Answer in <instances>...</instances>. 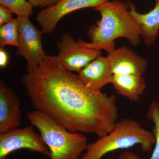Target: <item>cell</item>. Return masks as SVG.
Returning <instances> with one entry per match:
<instances>
[{
  "mask_svg": "<svg viewBox=\"0 0 159 159\" xmlns=\"http://www.w3.org/2000/svg\"><path fill=\"white\" fill-rule=\"evenodd\" d=\"M34 108L72 132L107 134L117 122L116 97L92 90L66 70L57 56L47 55L21 80Z\"/></svg>",
  "mask_w": 159,
  "mask_h": 159,
  "instance_id": "6da1fadb",
  "label": "cell"
},
{
  "mask_svg": "<svg viewBox=\"0 0 159 159\" xmlns=\"http://www.w3.org/2000/svg\"><path fill=\"white\" fill-rule=\"evenodd\" d=\"M93 9L99 12L101 19L88 31L91 42L79 39L78 42L81 45L104 50L108 54L116 49L115 40L119 38L126 39L134 46L140 43L141 31L129 14L128 3L119 0H107Z\"/></svg>",
  "mask_w": 159,
  "mask_h": 159,
  "instance_id": "7a4b0ae2",
  "label": "cell"
},
{
  "mask_svg": "<svg viewBox=\"0 0 159 159\" xmlns=\"http://www.w3.org/2000/svg\"><path fill=\"white\" fill-rule=\"evenodd\" d=\"M155 143L152 132L133 119L123 118L117 121L107 134L88 144L80 159H101L111 152L138 145L144 152H148Z\"/></svg>",
  "mask_w": 159,
  "mask_h": 159,
  "instance_id": "3957f363",
  "label": "cell"
},
{
  "mask_svg": "<svg viewBox=\"0 0 159 159\" xmlns=\"http://www.w3.org/2000/svg\"><path fill=\"white\" fill-rule=\"evenodd\" d=\"M27 118L51 152V159H78L87 147L88 140L82 133L72 132L40 111L29 112Z\"/></svg>",
  "mask_w": 159,
  "mask_h": 159,
  "instance_id": "277c9868",
  "label": "cell"
},
{
  "mask_svg": "<svg viewBox=\"0 0 159 159\" xmlns=\"http://www.w3.org/2000/svg\"><path fill=\"white\" fill-rule=\"evenodd\" d=\"M18 45L16 55L27 61V72L36 68L47 55L43 48L41 30L31 22L29 16H17Z\"/></svg>",
  "mask_w": 159,
  "mask_h": 159,
  "instance_id": "5b68a950",
  "label": "cell"
},
{
  "mask_svg": "<svg viewBox=\"0 0 159 159\" xmlns=\"http://www.w3.org/2000/svg\"><path fill=\"white\" fill-rule=\"evenodd\" d=\"M20 149L51 156L50 149L42 137L34 131L32 126L0 134V159H5L11 152Z\"/></svg>",
  "mask_w": 159,
  "mask_h": 159,
  "instance_id": "8992f818",
  "label": "cell"
},
{
  "mask_svg": "<svg viewBox=\"0 0 159 159\" xmlns=\"http://www.w3.org/2000/svg\"><path fill=\"white\" fill-rule=\"evenodd\" d=\"M57 46V57L64 67L71 72L79 73L102 54L100 50L81 45L67 33L62 34Z\"/></svg>",
  "mask_w": 159,
  "mask_h": 159,
  "instance_id": "52a82bcc",
  "label": "cell"
},
{
  "mask_svg": "<svg viewBox=\"0 0 159 159\" xmlns=\"http://www.w3.org/2000/svg\"><path fill=\"white\" fill-rule=\"evenodd\" d=\"M107 0H60L38 13L36 20L43 34L52 33L64 16L76 10L99 6Z\"/></svg>",
  "mask_w": 159,
  "mask_h": 159,
  "instance_id": "ba28073f",
  "label": "cell"
},
{
  "mask_svg": "<svg viewBox=\"0 0 159 159\" xmlns=\"http://www.w3.org/2000/svg\"><path fill=\"white\" fill-rule=\"evenodd\" d=\"M20 102L11 88L0 81V134L18 128L22 124Z\"/></svg>",
  "mask_w": 159,
  "mask_h": 159,
  "instance_id": "9c48e42d",
  "label": "cell"
},
{
  "mask_svg": "<svg viewBox=\"0 0 159 159\" xmlns=\"http://www.w3.org/2000/svg\"><path fill=\"white\" fill-rule=\"evenodd\" d=\"M113 75L134 74L142 76L148 67V61L125 46H121L107 56Z\"/></svg>",
  "mask_w": 159,
  "mask_h": 159,
  "instance_id": "30bf717a",
  "label": "cell"
},
{
  "mask_svg": "<svg viewBox=\"0 0 159 159\" xmlns=\"http://www.w3.org/2000/svg\"><path fill=\"white\" fill-rule=\"evenodd\" d=\"M77 76L88 88L101 91L103 87L111 84L113 74L107 57L100 55L80 71Z\"/></svg>",
  "mask_w": 159,
  "mask_h": 159,
  "instance_id": "8fae6325",
  "label": "cell"
},
{
  "mask_svg": "<svg viewBox=\"0 0 159 159\" xmlns=\"http://www.w3.org/2000/svg\"><path fill=\"white\" fill-rule=\"evenodd\" d=\"M155 1L154 8L145 14L138 12L134 4L131 1H127L129 14L139 27L143 41L148 46L153 44L159 34V0Z\"/></svg>",
  "mask_w": 159,
  "mask_h": 159,
  "instance_id": "7c38bea8",
  "label": "cell"
},
{
  "mask_svg": "<svg viewBox=\"0 0 159 159\" xmlns=\"http://www.w3.org/2000/svg\"><path fill=\"white\" fill-rule=\"evenodd\" d=\"M111 84L119 95L135 102L139 101L146 87L144 77L134 74L113 75Z\"/></svg>",
  "mask_w": 159,
  "mask_h": 159,
  "instance_id": "4fadbf2b",
  "label": "cell"
},
{
  "mask_svg": "<svg viewBox=\"0 0 159 159\" xmlns=\"http://www.w3.org/2000/svg\"><path fill=\"white\" fill-rule=\"evenodd\" d=\"M146 118L153 125V131L155 139V146L152 154L147 159H159V102H151L146 112ZM119 159H141L133 152L126 151L120 154Z\"/></svg>",
  "mask_w": 159,
  "mask_h": 159,
  "instance_id": "5bb4252c",
  "label": "cell"
},
{
  "mask_svg": "<svg viewBox=\"0 0 159 159\" xmlns=\"http://www.w3.org/2000/svg\"><path fill=\"white\" fill-rule=\"evenodd\" d=\"M18 23L17 18L0 27V47L6 46L17 47L18 45Z\"/></svg>",
  "mask_w": 159,
  "mask_h": 159,
  "instance_id": "9a60e30c",
  "label": "cell"
},
{
  "mask_svg": "<svg viewBox=\"0 0 159 159\" xmlns=\"http://www.w3.org/2000/svg\"><path fill=\"white\" fill-rule=\"evenodd\" d=\"M0 5L7 7L17 16H29L33 6L26 0H0Z\"/></svg>",
  "mask_w": 159,
  "mask_h": 159,
  "instance_id": "2e32d148",
  "label": "cell"
},
{
  "mask_svg": "<svg viewBox=\"0 0 159 159\" xmlns=\"http://www.w3.org/2000/svg\"><path fill=\"white\" fill-rule=\"evenodd\" d=\"M12 11L7 7L0 6V25L9 22L13 20Z\"/></svg>",
  "mask_w": 159,
  "mask_h": 159,
  "instance_id": "e0dca14e",
  "label": "cell"
},
{
  "mask_svg": "<svg viewBox=\"0 0 159 159\" xmlns=\"http://www.w3.org/2000/svg\"><path fill=\"white\" fill-rule=\"evenodd\" d=\"M60 0H29V2L34 6L48 7L57 4Z\"/></svg>",
  "mask_w": 159,
  "mask_h": 159,
  "instance_id": "ac0fdd59",
  "label": "cell"
},
{
  "mask_svg": "<svg viewBox=\"0 0 159 159\" xmlns=\"http://www.w3.org/2000/svg\"><path fill=\"white\" fill-rule=\"evenodd\" d=\"M9 61L8 54L6 51L3 49H0V67L3 68L6 66Z\"/></svg>",
  "mask_w": 159,
  "mask_h": 159,
  "instance_id": "d6986e66",
  "label": "cell"
}]
</instances>
